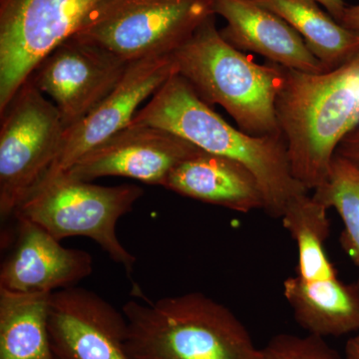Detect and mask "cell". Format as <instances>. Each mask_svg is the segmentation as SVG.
I'll use <instances>...</instances> for the list:
<instances>
[{
	"mask_svg": "<svg viewBox=\"0 0 359 359\" xmlns=\"http://www.w3.org/2000/svg\"><path fill=\"white\" fill-rule=\"evenodd\" d=\"M130 124L166 130L201 150L237 160L261 186L264 211L282 219L289 205L309 191L292 176L282 133L252 136L229 124L178 73L155 92Z\"/></svg>",
	"mask_w": 359,
	"mask_h": 359,
	"instance_id": "6da1fadb",
	"label": "cell"
},
{
	"mask_svg": "<svg viewBox=\"0 0 359 359\" xmlns=\"http://www.w3.org/2000/svg\"><path fill=\"white\" fill-rule=\"evenodd\" d=\"M275 108L292 176L314 191L327 179L339 144L359 125V54L321 73L282 66Z\"/></svg>",
	"mask_w": 359,
	"mask_h": 359,
	"instance_id": "7a4b0ae2",
	"label": "cell"
},
{
	"mask_svg": "<svg viewBox=\"0 0 359 359\" xmlns=\"http://www.w3.org/2000/svg\"><path fill=\"white\" fill-rule=\"evenodd\" d=\"M129 359H262L245 325L224 304L200 292L123 306Z\"/></svg>",
	"mask_w": 359,
	"mask_h": 359,
	"instance_id": "3957f363",
	"label": "cell"
},
{
	"mask_svg": "<svg viewBox=\"0 0 359 359\" xmlns=\"http://www.w3.org/2000/svg\"><path fill=\"white\" fill-rule=\"evenodd\" d=\"M176 71L208 105H219L252 136L282 133L276 116V96L282 65H259L222 37L216 16L172 54Z\"/></svg>",
	"mask_w": 359,
	"mask_h": 359,
	"instance_id": "277c9868",
	"label": "cell"
},
{
	"mask_svg": "<svg viewBox=\"0 0 359 359\" xmlns=\"http://www.w3.org/2000/svg\"><path fill=\"white\" fill-rule=\"evenodd\" d=\"M212 16L215 0H100L73 36L132 63L172 55Z\"/></svg>",
	"mask_w": 359,
	"mask_h": 359,
	"instance_id": "5b68a950",
	"label": "cell"
},
{
	"mask_svg": "<svg viewBox=\"0 0 359 359\" xmlns=\"http://www.w3.org/2000/svg\"><path fill=\"white\" fill-rule=\"evenodd\" d=\"M143 194L131 184L106 187L60 177L32 193L13 216L39 224L60 242L78 236L91 238L131 278L136 257L121 244L116 228Z\"/></svg>",
	"mask_w": 359,
	"mask_h": 359,
	"instance_id": "8992f818",
	"label": "cell"
},
{
	"mask_svg": "<svg viewBox=\"0 0 359 359\" xmlns=\"http://www.w3.org/2000/svg\"><path fill=\"white\" fill-rule=\"evenodd\" d=\"M0 115V216L6 219L50 169L65 128L57 108L30 78Z\"/></svg>",
	"mask_w": 359,
	"mask_h": 359,
	"instance_id": "52a82bcc",
	"label": "cell"
},
{
	"mask_svg": "<svg viewBox=\"0 0 359 359\" xmlns=\"http://www.w3.org/2000/svg\"><path fill=\"white\" fill-rule=\"evenodd\" d=\"M100 0H0V114Z\"/></svg>",
	"mask_w": 359,
	"mask_h": 359,
	"instance_id": "ba28073f",
	"label": "cell"
},
{
	"mask_svg": "<svg viewBox=\"0 0 359 359\" xmlns=\"http://www.w3.org/2000/svg\"><path fill=\"white\" fill-rule=\"evenodd\" d=\"M130 65L102 47L72 36L42 59L29 78L57 108L67 129L109 95Z\"/></svg>",
	"mask_w": 359,
	"mask_h": 359,
	"instance_id": "9c48e42d",
	"label": "cell"
},
{
	"mask_svg": "<svg viewBox=\"0 0 359 359\" xmlns=\"http://www.w3.org/2000/svg\"><path fill=\"white\" fill-rule=\"evenodd\" d=\"M176 72L172 55L132 62L109 95L79 122L65 129L57 157L32 193L62 176L89 151L128 126L142 104Z\"/></svg>",
	"mask_w": 359,
	"mask_h": 359,
	"instance_id": "30bf717a",
	"label": "cell"
},
{
	"mask_svg": "<svg viewBox=\"0 0 359 359\" xmlns=\"http://www.w3.org/2000/svg\"><path fill=\"white\" fill-rule=\"evenodd\" d=\"M199 150L166 130L129 124L89 151L60 177L82 182L124 177L164 187L175 168Z\"/></svg>",
	"mask_w": 359,
	"mask_h": 359,
	"instance_id": "8fae6325",
	"label": "cell"
},
{
	"mask_svg": "<svg viewBox=\"0 0 359 359\" xmlns=\"http://www.w3.org/2000/svg\"><path fill=\"white\" fill-rule=\"evenodd\" d=\"M48 334L57 359H129L123 311L76 285L52 292Z\"/></svg>",
	"mask_w": 359,
	"mask_h": 359,
	"instance_id": "7c38bea8",
	"label": "cell"
},
{
	"mask_svg": "<svg viewBox=\"0 0 359 359\" xmlns=\"http://www.w3.org/2000/svg\"><path fill=\"white\" fill-rule=\"evenodd\" d=\"M15 247L0 269V289L52 294L93 273L89 252L68 249L39 224L18 219Z\"/></svg>",
	"mask_w": 359,
	"mask_h": 359,
	"instance_id": "4fadbf2b",
	"label": "cell"
},
{
	"mask_svg": "<svg viewBox=\"0 0 359 359\" xmlns=\"http://www.w3.org/2000/svg\"><path fill=\"white\" fill-rule=\"evenodd\" d=\"M215 13L226 22L219 30L222 37L238 50L259 54L290 69L325 72L301 35L280 15L254 0H215Z\"/></svg>",
	"mask_w": 359,
	"mask_h": 359,
	"instance_id": "5bb4252c",
	"label": "cell"
},
{
	"mask_svg": "<svg viewBox=\"0 0 359 359\" xmlns=\"http://www.w3.org/2000/svg\"><path fill=\"white\" fill-rule=\"evenodd\" d=\"M164 188L245 214L264 209L261 186L249 168L237 160L201 149L175 168Z\"/></svg>",
	"mask_w": 359,
	"mask_h": 359,
	"instance_id": "9a60e30c",
	"label": "cell"
},
{
	"mask_svg": "<svg viewBox=\"0 0 359 359\" xmlns=\"http://www.w3.org/2000/svg\"><path fill=\"white\" fill-rule=\"evenodd\" d=\"M283 294L297 323L309 334L341 337L359 332V287L339 278L309 283L297 276L283 283Z\"/></svg>",
	"mask_w": 359,
	"mask_h": 359,
	"instance_id": "2e32d148",
	"label": "cell"
},
{
	"mask_svg": "<svg viewBox=\"0 0 359 359\" xmlns=\"http://www.w3.org/2000/svg\"><path fill=\"white\" fill-rule=\"evenodd\" d=\"M254 1L287 21L325 71L337 69L358 55L359 30L340 25L314 0Z\"/></svg>",
	"mask_w": 359,
	"mask_h": 359,
	"instance_id": "e0dca14e",
	"label": "cell"
},
{
	"mask_svg": "<svg viewBox=\"0 0 359 359\" xmlns=\"http://www.w3.org/2000/svg\"><path fill=\"white\" fill-rule=\"evenodd\" d=\"M50 295L0 289V359H55L48 334Z\"/></svg>",
	"mask_w": 359,
	"mask_h": 359,
	"instance_id": "ac0fdd59",
	"label": "cell"
},
{
	"mask_svg": "<svg viewBox=\"0 0 359 359\" xmlns=\"http://www.w3.org/2000/svg\"><path fill=\"white\" fill-rule=\"evenodd\" d=\"M327 211L308 194L292 203L282 217L283 226L297 245V276L302 282L318 283L339 278L325 249L330 231Z\"/></svg>",
	"mask_w": 359,
	"mask_h": 359,
	"instance_id": "d6986e66",
	"label": "cell"
},
{
	"mask_svg": "<svg viewBox=\"0 0 359 359\" xmlns=\"http://www.w3.org/2000/svg\"><path fill=\"white\" fill-rule=\"evenodd\" d=\"M311 196L327 210L334 208L339 212L344 226L340 244L358 269L359 287V168L334 155L327 179Z\"/></svg>",
	"mask_w": 359,
	"mask_h": 359,
	"instance_id": "ffe728a7",
	"label": "cell"
},
{
	"mask_svg": "<svg viewBox=\"0 0 359 359\" xmlns=\"http://www.w3.org/2000/svg\"><path fill=\"white\" fill-rule=\"evenodd\" d=\"M262 359H344L325 340L314 334L276 335L262 348Z\"/></svg>",
	"mask_w": 359,
	"mask_h": 359,
	"instance_id": "44dd1931",
	"label": "cell"
},
{
	"mask_svg": "<svg viewBox=\"0 0 359 359\" xmlns=\"http://www.w3.org/2000/svg\"><path fill=\"white\" fill-rule=\"evenodd\" d=\"M335 155L351 161L359 168V125L341 141Z\"/></svg>",
	"mask_w": 359,
	"mask_h": 359,
	"instance_id": "7402d4cb",
	"label": "cell"
},
{
	"mask_svg": "<svg viewBox=\"0 0 359 359\" xmlns=\"http://www.w3.org/2000/svg\"><path fill=\"white\" fill-rule=\"evenodd\" d=\"M318 2V4L325 7L327 11V13H330L335 20L339 21L341 20L342 15H344V11L347 6L344 4V0H314Z\"/></svg>",
	"mask_w": 359,
	"mask_h": 359,
	"instance_id": "603a6c76",
	"label": "cell"
},
{
	"mask_svg": "<svg viewBox=\"0 0 359 359\" xmlns=\"http://www.w3.org/2000/svg\"><path fill=\"white\" fill-rule=\"evenodd\" d=\"M339 23L349 29L359 30V4L346 6Z\"/></svg>",
	"mask_w": 359,
	"mask_h": 359,
	"instance_id": "cb8c5ba5",
	"label": "cell"
},
{
	"mask_svg": "<svg viewBox=\"0 0 359 359\" xmlns=\"http://www.w3.org/2000/svg\"><path fill=\"white\" fill-rule=\"evenodd\" d=\"M344 359H359V332L347 340Z\"/></svg>",
	"mask_w": 359,
	"mask_h": 359,
	"instance_id": "d4e9b609",
	"label": "cell"
},
{
	"mask_svg": "<svg viewBox=\"0 0 359 359\" xmlns=\"http://www.w3.org/2000/svg\"><path fill=\"white\" fill-rule=\"evenodd\" d=\"M55 359H57V358H55Z\"/></svg>",
	"mask_w": 359,
	"mask_h": 359,
	"instance_id": "484cf974",
	"label": "cell"
}]
</instances>
